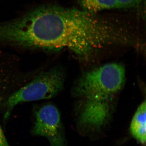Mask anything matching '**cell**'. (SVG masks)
<instances>
[{"mask_svg": "<svg viewBox=\"0 0 146 146\" xmlns=\"http://www.w3.org/2000/svg\"><path fill=\"white\" fill-rule=\"evenodd\" d=\"M125 79L123 65L109 63L84 74L78 82L75 92L86 100L111 99L122 88Z\"/></svg>", "mask_w": 146, "mask_h": 146, "instance_id": "1", "label": "cell"}, {"mask_svg": "<svg viewBox=\"0 0 146 146\" xmlns=\"http://www.w3.org/2000/svg\"><path fill=\"white\" fill-rule=\"evenodd\" d=\"M64 81V73L60 68H52L42 73L9 96L6 103L4 118L7 119L11 111L19 104L54 96L63 88Z\"/></svg>", "mask_w": 146, "mask_h": 146, "instance_id": "2", "label": "cell"}, {"mask_svg": "<svg viewBox=\"0 0 146 146\" xmlns=\"http://www.w3.org/2000/svg\"><path fill=\"white\" fill-rule=\"evenodd\" d=\"M110 100H86L78 117L81 134L94 137L104 131L112 113Z\"/></svg>", "mask_w": 146, "mask_h": 146, "instance_id": "3", "label": "cell"}, {"mask_svg": "<svg viewBox=\"0 0 146 146\" xmlns=\"http://www.w3.org/2000/svg\"><path fill=\"white\" fill-rule=\"evenodd\" d=\"M31 133L46 138L50 146H67L60 113L53 105H45L36 111Z\"/></svg>", "mask_w": 146, "mask_h": 146, "instance_id": "4", "label": "cell"}, {"mask_svg": "<svg viewBox=\"0 0 146 146\" xmlns=\"http://www.w3.org/2000/svg\"><path fill=\"white\" fill-rule=\"evenodd\" d=\"M146 102L140 104L133 115L129 127L130 133L138 143L142 145L146 144Z\"/></svg>", "mask_w": 146, "mask_h": 146, "instance_id": "5", "label": "cell"}, {"mask_svg": "<svg viewBox=\"0 0 146 146\" xmlns=\"http://www.w3.org/2000/svg\"><path fill=\"white\" fill-rule=\"evenodd\" d=\"M1 100H0V104ZM0 146H10L7 140L0 124Z\"/></svg>", "mask_w": 146, "mask_h": 146, "instance_id": "6", "label": "cell"}, {"mask_svg": "<svg viewBox=\"0 0 146 146\" xmlns=\"http://www.w3.org/2000/svg\"><path fill=\"white\" fill-rule=\"evenodd\" d=\"M59 14H60V6H59V20H58V35H59V48H60V40H59Z\"/></svg>", "mask_w": 146, "mask_h": 146, "instance_id": "7", "label": "cell"}]
</instances>
